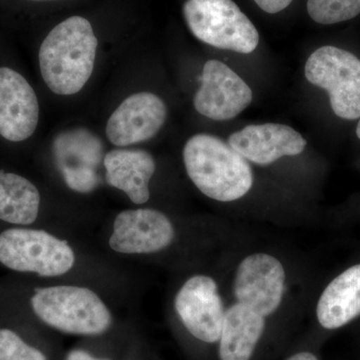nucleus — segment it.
Listing matches in <instances>:
<instances>
[{
	"label": "nucleus",
	"instance_id": "nucleus-1",
	"mask_svg": "<svg viewBox=\"0 0 360 360\" xmlns=\"http://www.w3.org/2000/svg\"><path fill=\"white\" fill-rule=\"evenodd\" d=\"M96 51L97 39L89 20L77 15L59 23L39 49L45 84L58 96L77 94L91 77Z\"/></svg>",
	"mask_w": 360,
	"mask_h": 360
},
{
	"label": "nucleus",
	"instance_id": "nucleus-2",
	"mask_svg": "<svg viewBox=\"0 0 360 360\" xmlns=\"http://www.w3.org/2000/svg\"><path fill=\"white\" fill-rule=\"evenodd\" d=\"M184 162L194 186L212 200H238L252 187L248 161L213 135L196 134L189 139L184 148Z\"/></svg>",
	"mask_w": 360,
	"mask_h": 360
},
{
	"label": "nucleus",
	"instance_id": "nucleus-3",
	"mask_svg": "<svg viewBox=\"0 0 360 360\" xmlns=\"http://www.w3.org/2000/svg\"><path fill=\"white\" fill-rule=\"evenodd\" d=\"M30 303L40 321L68 335H103L112 323V315L106 303L96 292L84 286L39 288Z\"/></svg>",
	"mask_w": 360,
	"mask_h": 360
},
{
	"label": "nucleus",
	"instance_id": "nucleus-4",
	"mask_svg": "<svg viewBox=\"0 0 360 360\" xmlns=\"http://www.w3.org/2000/svg\"><path fill=\"white\" fill-rule=\"evenodd\" d=\"M77 262L75 250L65 239L28 226H13L0 233V264L21 274L58 277Z\"/></svg>",
	"mask_w": 360,
	"mask_h": 360
},
{
	"label": "nucleus",
	"instance_id": "nucleus-5",
	"mask_svg": "<svg viewBox=\"0 0 360 360\" xmlns=\"http://www.w3.org/2000/svg\"><path fill=\"white\" fill-rule=\"evenodd\" d=\"M182 11L189 30L200 41L243 54L257 49V30L232 0H187Z\"/></svg>",
	"mask_w": 360,
	"mask_h": 360
},
{
	"label": "nucleus",
	"instance_id": "nucleus-6",
	"mask_svg": "<svg viewBox=\"0 0 360 360\" xmlns=\"http://www.w3.org/2000/svg\"><path fill=\"white\" fill-rule=\"evenodd\" d=\"M304 75L310 84L328 92L333 112L340 118L360 117V59L335 46H322L307 59Z\"/></svg>",
	"mask_w": 360,
	"mask_h": 360
},
{
	"label": "nucleus",
	"instance_id": "nucleus-7",
	"mask_svg": "<svg viewBox=\"0 0 360 360\" xmlns=\"http://www.w3.org/2000/svg\"><path fill=\"white\" fill-rule=\"evenodd\" d=\"M174 236V224L165 213L135 208L116 215L108 243L120 255H151L167 248Z\"/></svg>",
	"mask_w": 360,
	"mask_h": 360
},
{
	"label": "nucleus",
	"instance_id": "nucleus-8",
	"mask_svg": "<svg viewBox=\"0 0 360 360\" xmlns=\"http://www.w3.org/2000/svg\"><path fill=\"white\" fill-rule=\"evenodd\" d=\"M285 271L276 257L265 253L245 257L236 270L234 295L238 303L269 316L283 302Z\"/></svg>",
	"mask_w": 360,
	"mask_h": 360
},
{
	"label": "nucleus",
	"instance_id": "nucleus-9",
	"mask_svg": "<svg viewBox=\"0 0 360 360\" xmlns=\"http://www.w3.org/2000/svg\"><path fill=\"white\" fill-rule=\"evenodd\" d=\"M174 309L194 338L207 343L219 340L225 311L212 277L194 276L187 279L175 296Z\"/></svg>",
	"mask_w": 360,
	"mask_h": 360
},
{
	"label": "nucleus",
	"instance_id": "nucleus-10",
	"mask_svg": "<svg viewBox=\"0 0 360 360\" xmlns=\"http://www.w3.org/2000/svg\"><path fill=\"white\" fill-rule=\"evenodd\" d=\"M251 101L250 87L231 68L219 60L205 63L201 86L193 99L198 113L213 120H232Z\"/></svg>",
	"mask_w": 360,
	"mask_h": 360
},
{
	"label": "nucleus",
	"instance_id": "nucleus-11",
	"mask_svg": "<svg viewBox=\"0 0 360 360\" xmlns=\"http://www.w3.org/2000/svg\"><path fill=\"white\" fill-rule=\"evenodd\" d=\"M167 115V105L155 94H132L111 115L106 125V136L120 148L148 141L160 131Z\"/></svg>",
	"mask_w": 360,
	"mask_h": 360
},
{
	"label": "nucleus",
	"instance_id": "nucleus-12",
	"mask_svg": "<svg viewBox=\"0 0 360 360\" xmlns=\"http://www.w3.org/2000/svg\"><path fill=\"white\" fill-rule=\"evenodd\" d=\"M37 94L20 73L0 68V135L7 141L30 139L39 124Z\"/></svg>",
	"mask_w": 360,
	"mask_h": 360
},
{
	"label": "nucleus",
	"instance_id": "nucleus-13",
	"mask_svg": "<svg viewBox=\"0 0 360 360\" xmlns=\"http://www.w3.org/2000/svg\"><path fill=\"white\" fill-rule=\"evenodd\" d=\"M229 146L246 160L259 165H269L283 156L300 155L307 141L292 127L277 123L248 125L234 132Z\"/></svg>",
	"mask_w": 360,
	"mask_h": 360
},
{
	"label": "nucleus",
	"instance_id": "nucleus-14",
	"mask_svg": "<svg viewBox=\"0 0 360 360\" xmlns=\"http://www.w3.org/2000/svg\"><path fill=\"white\" fill-rule=\"evenodd\" d=\"M103 165L110 186L123 191L134 205L148 202L149 182L156 169L150 153L141 149H113L104 155Z\"/></svg>",
	"mask_w": 360,
	"mask_h": 360
},
{
	"label": "nucleus",
	"instance_id": "nucleus-15",
	"mask_svg": "<svg viewBox=\"0 0 360 360\" xmlns=\"http://www.w3.org/2000/svg\"><path fill=\"white\" fill-rule=\"evenodd\" d=\"M322 328L336 329L360 315V264L343 271L328 284L317 303Z\"/></svg>",
	"mask_w": 360,
	"mask_h": 360
},
{
	"label": "nucleus",
	"instance_id": "nucleus-16",
	"mask_svg": "<svg viewBox=\"0 0 360 360\" xmlns=\"http://www.w3.org/2000/svg\"><path fill=\"white\" fill-rule=\"evenodd\" d=\"M265 328L264 317L236 303L225 311L220 335L221 360H250Z\"/></svg>",
	"mask_w": 360,
	"mask_h": 360
},
{
	"label": "nucleus",
	"instance_id": "nucleus-17",
	"mask_svg": "<svg viewBox=\"0 0 360 360\" xmlns=\"http://www.w3.org/2000/svg\"><path fill=\"white\" fill-rule=\"evenodd\" d=\"M40 193L30 180L20 174L0 172V220L28 226L39 217Z\"/></svg>",
	"mask_w": 360,
	"mask_h": 360
},
{
	"label": "nucleus",
	"instance_id": "nucleus-18",
	"mask_svg": "<svg viewBox=\"0 0 360 360\" xmlns=\"http://www.w3.org/2000/svg\"><path fill=\"white\" fill-rule=\"evenodd\" d=\"M54 155L59 168L96 169L103 160V146L96 134L85 129H68L54 139Z\"/></svg>",
	"mask_w": 360,
	"mask_h": 360
},
{
	"label": "nucleus",
	"instance_id": "nucleus-19",
	"mask_svg": "<svg viewBox=\"0 0 360 360\" xmlns=\"http://www.w3.org/2000/svg\"><path fill=\"white\" fill-rule=\"evenodd\" d=\"M307 13L315 22L335 25L360 13V0H309Z\"/></svg>",
	"mask_w": 360,
	"mask_h": 360
},
{
	"label": "nucleus",
	"instance_id": "nucleus-20",
	"mask_svg": "<svg viewBox=\"0 0 360 360\" xmlns=\"http://www.w3.org/2000/svg\"><path fill=\"white\" fill-rule=\"evenodd\" d=\"M0 360H47L37 348L26 343L15 331L0 329Z\"/></svg>",
	"mask_w": 360,
	"mask_h": 360
},
{
	"label": "nucleus",
	"instance_id": "nucleus-21",
	"mask_svg": "<svg viewBox=\"0 0 360 360\" xmlns=\"http://www.w3.org/2000/svg\"><path fill=\"white\" fill-rule=\"evenodd\" d=\"M61 174L66 186L77 193H91L99 184L96 169L92 168H63Z\"/></svg>",
	"mask_w": 360,
	"mask_h": 360
},
{
	"label": "nucleus",
	"instance_id": "nucleus-22",
	"mask_svg": "<svg viewBox=\"0 0 360 360\" xmlns=\"http://www.w3.org/2000/svg\"><path fill=\"white\" fill-rule=\"evenodd\" d=\"M262 11L267 13H278L290 6L292 0H255Z\"/></svg>",
	"mask_w": 360,
	"mask_h": 360
},
{
	"label": "nucleus",
	"instance_id": "nucleus-23",
	"mask_svg": "<svg viewBox=\"0 0 360 360\" xmlns=\"http://www.w3.org/2000/svg\"><path fill=\"white\" fill-rule=\"evenodd\" d=\"M66 360H108V359H96V357L91 356L89 354H87L86 352L82 349H75L70 352L68 354V357H66Z\"/></svg>",
	"mask_w": 360,
	"mask_h": 360
},
{
	"label": "nucleus",
	"instance_id": "nucleus-24",
	"mask_svg": "<svg viewBox=\"0 0 360 360\" xmlns=\"http://www.w3.org/2000/svg\"><path fill=\"white\" fill-rule=\"evenodd\" d=\"M288 360H319L314 354L310 352H300V354L292 355Z\"/></svg>",
	"mask_w": 360,
	"mask_h": 360
},
{
	"label": "nucleus",
	"instance_id": "nucleus-25",
	"mask_svg": "<svg viewBox=\"0 0 360 360\" xmlns=\"http://www.w3.org/2000/svg\"><path fill=\"white\" fill-rule=\"evenodd\" d=\"M356 135H357V137H359V139H360V120L359 122V124H357V127H356Z\"/></svg>",
	"mask_w": 360,
	"mask_h": 360
},
{
	"label": "nucleus",
	"instance_id": "nucleus-26",
	"mask_svg": "<svg viewBox=\"0 0 360 360\" xmlns=\"http://www.w3.org/2000/svg\"><path fill=\"white\" fill-rule=\"evenodd\" d=\"M30 1H56V0H30Z\"/></svg>",
	"mask_w": 360,
	"mask_h": 360
}]
</instances>
